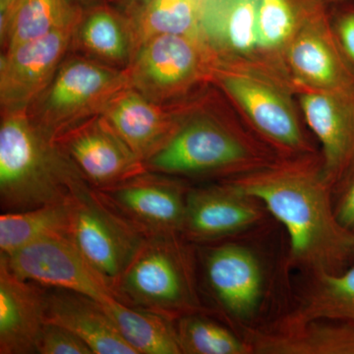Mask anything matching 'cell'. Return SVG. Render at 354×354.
Listing matches in <instances>:
<instances>
[{"label": "cell", "mask_w": 354, "mask_h": 354, "mask_svg": "<svg viewBox=\"0 0 354 354\" xmlns=\"http://www.w3.org/2000/svg\"><path fill=\"white\" fill-rule=\"evenodd\" d=\"M221 181L259 200L285 227L288 268L305 274H335L353 264L354 234L337 220L320 153L278 158L258 171Z\"/></svg>", "instance_id": "obj_1"}, {"label": "cell", "mask_w": 354, "mask_h": 354, "mask_svg": "<svg viewBox=\"0 0 354 354\" xmlns=\"http://www.w3.org/2000/svg\"><path fill=\"white\" fill-rule=\"evenodd\" d=\"M88 187L51 135L17 111L0 127V198L6 212L69 201Z\"/></svg>", "instance_id": "obj_2"}, {"label": "cell", "mask_w": 354, "mask_h": 354, "mask_svg": "<svg viewBox=\"0 0 354 354\" xmlns=\"http://www.w3.org/2000/svg\"><path fill=\"white\" fill-rule=\"evenodd\" d=\"M278 158L247 125L209 114H189L146 160L160 174L218 177L221 181L258 171Z\"/></svg>", "instance_id": "obj_3"}, {"label": "cell", "mask_w": 354, "mask_h": 354, "mask_svg": "<svg viewBox=\"0 0 354 354\" xmlns=\"http://www.w3.org/2000/svg\"><path fill=\"white\" fill-rule=\"evenodd\" d=\"M213 79L241 111L247 127L277 157L320 153L297 102V90L288 81L265 70L227 65H218Z\"/></svg>", "instance_id": "obj_4"}, {"label": "cell", "mask_w": 354, "mask_h": 354, "mask_svg": "<svg viewBox=\"0 0 354 354\" xmlns=\"http://www.w3.org/2000/svg\"><path fill=\"white\" fill-rule=\"evenodd\" d=\"M121 301L176 321L205 313L196 257L181 234L147 236L116 283Z\"/></svg>", "instance_id": "obj_5"}, {"label": "cell", "mask_w": 354, "mask_h": 354, "mask_svg": "<svg viewBox=\"0 0 354 354\" xmlns=\"http://www.w3.org/2000/svg\"><path fill=\"white\" fill-rule=\"evenodd\" d=\"M67 237L115 288L147 236L87 187L71 199Z\"/></svg>", "instance_id": "obj_6"}, {"label": "cell", "mask_w": 354, "mask_h": 354, "mask_svg": "<svg viewBox=\"0 0 354 354\" xmlns=\"http://www.w3.org/2000/svg\"><path fill=\"white\" fill-rule=\"evenodd\" d=\"M286 72L298 91L354 90V69L335 39L325 2L316 0L286 50Z\"/></svg>", "instance_id": "obj_7"}, {"label": "cell", "mask_w": 354, "mask_h": 354, "mask_svg": "<svg viewBox=\"0 0 354 354\" xmlns=\"http://www.w3.org/2000/svg\"><path fill=\"white\" fill-rule=\"evenodd\" d=\"M203 270L221 311L241 329L252 328L267 295L265 267L257 253L245 244L225 242L205 252Z\"/></svg>", "instance_id": "obj_8"}, {"label": "cell", "mask_w": 354, "mask_h": 354, "mask_svg": "<svg viewBox=\"0 0 354 354\" xmlns=\"http://www.w3.org/2000/svg\"><path fill=\"white\" fill-rule=\"evenodd\" d=\"M1 257L18 277L39 286L82 293L102 305L120 300L113 283L64 235L44 237Z\"/></svg>", "instance_id": "obj_9"}, {"label": "cell", "mask_w": 354, "mask_h": 354, "mask_svg": "<svg viewBox=\"0 0 354 354\" xmlns=\"http://www.w3.org/2000/svg\"><path fill=\"white\" fill-rule=\"evenodd\" d=\"M218 62L201 37L158 35L144 41L135 64L141 87L157 95L183 94L206 78H214Z\"/></svg>", "instance_id": "obj_10"}, {"label": "cell", "mask_w": 354, "mask_h": 354, "mask_svg": "<svg viewBox=\"0 0 354 354\" xmlns=\"http://www.w3.org/2000/svg\"><path fill=\"white\" fill-rule=\"evenodd\" d=\"M264 204L227 181L189 189L181 235L189 242L236 237L265 225Z\"/></svg>", "instance_id": "obj_11"}, {"label": "cell", "mask_w": 354, "mask_h": 354, "mask_svg": "<svg viewBox=\"0 0 354 354\" xmlns=\"http://www.w3.org/2000/svg\"><path fill=\"white\" fill-rule=\"evenodd\" d=\"M188 191L176 181L139 174L95 192L123 220L151 236L181 234Z\"/></svg>", "instance_id": "obj_12"}, {"label": "cell", "mask_w": 354, "mask_h": 354, "mask_svg": "<svg viewBox=\"0 0 354 354\" xmlns=\"http://www.w3.org/2000/svg\"><path fill=\"white\" fill-rule=\"evenodd\" d=\"M305 122L320 143L322 171L333 190L354 169V90L297 93Z\"/></svg>", "instance_id": "obj_13"}, {"label": "cell", "mask_w": 354, "mask_h": 354, "mask_svg": "<svg viewBox=\"0 0 354 354\" xmlns=\"http://www.w3.org/2000/svg\"><path fill=\"white\" fill-rule=\"evenodd\" d=\"M257 8L258 0H205L200 36L218 65L253 67L274 74L258 48Z\"/></svg>", "instance_id": "obj_14"}, {"label": "cell", "mask_w": 354, "mask_h": 354, "mask_svg": "<svg viewBox=\"0 0 354 354\" xmlns=\"http://www.w3.org/2000/svg\"><path fill=\"white\" fill-rule=\"evenodd\" d=\"M74 26L75 23L6 51L0 66L4 106L20 111L46 87L67 50Z\"/></svg>", "instance_id": "obj_15"}, {"label": "cell", "mask_w": 354, "mask_h": 354, "mask_svg": "<svg viewBox=\"0 0 354 354\" xmlns=\"http://www.w3.org/2000/svg\"><path fill=\"white\" fill-rule=\"evenodd\" d=\"M120 72L86 62L73 60L62 67L44 101V118L51 127L75 120L77 116L106 101L122 88Z\"/></svg>", "instance_id": "obj_16"}, {"label": "cell", "mask_w": 354, "mask_h": 354, "mask_svg": "<svg viewBox=\"0 0 354 354\" xmlns=\"http://www.w3.org/2000/svg\"><path fill=\"white\" fill-rule=\"evenodd\" d=\"M62 150L84 178L97 189L115 185L141 172V158L108 122L72 132L64 140Z\"/></svg>", "instance_id": "obj_17"}, {"label": "cell", "mask_w": 354, "mask_h": 354, "mask_svg": "<svg viewBox=\"0 0 354 354\" xmlns=\"http://www.w3.org/2000/svg\"><path fill=\"white\" fill-rule=\"evenodd\" d=\"M21 279L0 256V353H37L46 323V291Z\"/></svg>", "instance_id": "obj_18"}, {"label": "cell", "mask_w": 354, "mask_h": 354, "mask_svg": "<svg viewBox=\"0 0 354 354\" xmlns=\"http://www.w3.org/2000/svg\"><path fill=\"white\" fill-rule=\"evenodd\" d=\"M46 322L75 334L94 354H137L121 337L104 305L64 288L46 291Z\"/></svg>", "instance_id": "obj_19"}, {"label": "cell", "mask_w": 354, "mask_h": 354, "mask_svg": "<svg viewBox=\"0 0 354 354\" xmlns=\"http://www.w3.org/2000/svg\"><path fill=\"white\" fill-rule=\"evenodd\" d=\"M241 330L254 354H354V321L316 319L286 329Z\"/></svg>", "instance_id": "obj_20"}, {"label": "cell", "mask_w": 354, "mask_h": 354, "mask_svg": "<svg viewBox=\"0 0 354 354\" xmlns=\"http://www.w3.org/2000/svg\"><path fill=\"white\" fill-rule=\"evenodd\" d=\"M106 122L141 160H147L171 139L189 114L165 113L134 92L109 101Z\"/></svg>", "instance_id": "obj_21"}, {"label": "cell", "mask_w": 354, "mask_h": 354, "mask_svg": "<svg viewBox=\"0 0 354 354\" xmlns=\"http://www.w3.org/2000/svg\"><path fill=\"white\" fill-rule=\"evenodd\" d=\"M297 302L269 328L286 329L316 319L354 321V263L335 274H307Z\"/></svg>", "instance_id": "obj_22"}, {"label": "cell", "mask_w": 354, "mask_h": 354, "mask_svg": "<svg viewBox=\"0 0 354 354\" xmlns=\"http://www.w3.org/2000/svg\"><path fill=\"white\" fill-rule=\"evenodd\" d=\"M315 1L258 0L256 27L261 57L268 68L290 83L285 64L286 50Z\"/></svg>", "instance_id": "obj_23"}, {"label": "cell", "mask_w": 354, "mask_h": 354, "mask_svg": "<svg viewBox=\"0 0 354 354\" xmlns=\"http://www.w3.org/2000/svg\"><path fill=\"white\" fill-rule=\"evenodd\" d=\"M104 307L121 337L137 354H183L176 321L120 299Z\"/></svg>", "instance_id": "obj_24"}, {"label": "cell", "mask_w": 354, "mask_h": 354, "mask_svg": "<svg viewBox=\"0 0 354 354\" xmlns=\"http://www.w3.org/2000/svg\"><path fill=\"white\" fill-rule=\"evenodd\" d=\"M75 20V11L67 0H15L1 16L6 51L74 24Z\"/></svg>", "instance_id": "obj_25"}, {"label": "cell", "mask_w": 354, "mask_h": 354, "mask_svg": "<svg viewBox=\"0 0 354 354\" xmlns=\"http://www.w3.org/2000/svg\"><path fill=\"white\" fill-rule=\"evenodd\" d=\"M71 199L38 208L6 212L0 216V255H12L23 247L48 236H67Z\"/></svg>", "instance_id": "obj_26"}, {"label": "cell", "mask_w": 354, "mask_h": 354, "mask_svg": "<svg viewBox=\"0 0 354 354\" xmlns=\"http://www.w3.org/2000/svg\"><path fill=\"white\" fill-rule=\"evenodd\" d=\"M176 330L183 354H254L243 335L205 313L181 317L176 321Z\"/></svg>", "instance_id": "obj_27"}, {"label": "cell", "mask_w": 354, "mask_h": 354, "mask_svg": "<svg viewBox=\"0 0 354 354\" xmlns=\"http://www.w3.org/2000/svg\"><path fill=\"white\" fill-rule=\"evenodd\" d=\"M205 0H150L141 19L140 32L144 41L158 35L200 36Z\"/></svg>", "instance_id": "obj_28"}, {"label": "cell", "mask_w": 354, "mask_h": 354, "mask_svg": "<svg viewBox=\"0 0 354 354\" xmlns=\"http://www.w3.org/2000/svg\"><path fill=\"white\" fill-rule=\"evenodd\" d=\"M84 46L88 50L111 60L122 62L127 57V36L120 23L109 11H95L84 22L80 32Z\"/></svg>", "instance_id": "obj_29"}, {"label": "cell", "mask_w": 354, "mask_h": 354, "mask_svg": "<svg viewBox=\"0 0 354 354\" xmlns=\"http://www.w3.org/2000/svg\"><path fill=\"white\" fill-rule=\"evenodd\" d=\"M39 354H94L75 334L55 323H44L36 344Z\"/></svg>", "instance_id": "obj_30"}, {"label": "cell", "mask_w": 354, "mask_h": 354, "mask_svg": "<svg viewBox=\"0 0 354 354\" xmlns=\"http://www.w3.org/2000/svg\"><path fill=\"white\" fill-rule=\"evenodd\" d=\"M351 2H342L337 12L330 15V24L339 48L354 69V4Z\"/></svg>", "instance_id": "obj_31"}, {"label": "cell", "mask_w": 354, "mask_h": 354, "mask_svg": "<svg viewBox=\"0 0 354 354\" xmlns=\"http://www.w3.org/2000/svg\"><path fill=\"white\" fill-rule=\"evenodd\" d=\"M333 202L337 221L354 234V169L333 190Z\"/></svg>", "instance_id": "obj_32"}, {"label": "cell", "mask_w": 354, "mask_h": 354, "mask_svg": "<svg viewBox=\"0 0 354 354\" xmlns=\"http://www.w3.org/2000/svg\"><path fill=\"white\" fill-rule=\"evenodd\" d=\"M14 1L15 0H0V12H1V16L6 15Z\"/></svg>", "instance_id": "obj_33"}, {"label": "cell", "mask_w": 354, "mask_h": 354, "mask_svg": "<svg viewBox=\"0 0 354 354\" xmlns=\"http://www.w3.org/2000/svg\"><path fill=\"white\" fill-rule=\"evenodd\" d=\"M322 1L327 3V2H335V3H342V2L346 1H354V0H322Z\"/></svg>", "instance_id": "obj_34"}, {"label": "cell", "mask_w": 354, "mask_h": 354, "mask_svg": "<svg viewBox=\"0 0 354 354\" xmlns=\"http://www.w3.org/2000/svg\"><path fill=\"white\" fill-rule=\"evenodd\" d=\"M354 263V247H353V264Z\"/></svg>", "instance_id": "obj_35"}]
</instances>
